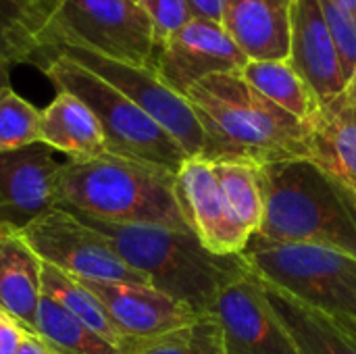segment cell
I'll use <instances>...</instances> for the list:
<instances>
[{
  "mask_svg": "<svg viewBox=\"0 0 356 354\" xmlns=\"http://www.w3.org/2000/svg\"><path fill=\"white\" fill-rule=\"evenodd\" d=\"M207 134L202 159L254 167L307 159L309 125L248 86L240 73H217L184 94Z\"/></svg>",
  "mask_w": 356,
  "mask_h": 354,
  "instance_id": "obj_1",
  "label": "cell"
},
{
  "mask_svg": "<svg viewBox=\"0 0 356 354\" xmlns=\"http://www.w3.org/2000/svg\"><path fill=\"white\" fill-rule=\"evenodd\" d=\"M71 213L100 232L117 255L152 288L188 305L200 315H209L221 288L248 269L240 255L217 257L209 252L190 230L108 223L77 211Z\"/></svg>",
  "mask_w": 356,
  "mask_h": 354,
  "instance_id": "obj_2",
  "label": "cell"
},
{
  "mask_svg": "<svg viewBox=\"0 0 356 354\" xmlns=\"http://www.w3.org/2000/svg\"><path fill=\"white\" fill-rule=\"evenodd\" d=\"M265 213L259 236L356 257V194L311 159L259 167Z\"/></svg>",
  "mask_w": 356,
  "mask_h": 354,
  "instance_id": "obj_3",
  "label": "cell"
},
{
  "mask_svg": "<svg viewBox=\"0 0 356 354\" xmlns=\"http://www.w3.org/2000/svg\"><path fill=\"white\" fill-rule=\"evenodd\" d=\"M56 204L108 223L190 230L177 204L175 173L113 152L60 163Z\"/></svg>",
  "mask_w": 356,
  "mask_h": 354,
  "instance_id": "obj_4",
  "label": "cell"
},
{
  "mask_svg": "<svg viewBox=\"0 0 356 354\" xmlns=\"http://www.w3.org/2000/svg\"><path fill=\"white\" fill-rule=\"evenodd\" d=\"M65 48L152 67L159 40L136 0H56L29 65L40 69Z\"/></svg>",
  "mask_w": 356,
  "mask_h": 354,
  "instance_id": "obj_5",
  "label": "cell"
},
{
  "mask_svg": "<svg viewBox=\"0 0 356 354\" xmlns=\"http://www.w3.org/2000/svg\"><path fill=\"white\" fill-rule=\"evenodd\" d=\"M240 257L259 280L317 311L356 321V257L353 255L252 234Z\"/></svg>",
  "mask_w": 356,
  "mask_h": 354,
  "instance_id": "obj_6",
  "label": "cell"
},
{
  "mask_svg": "<svg viewBox=\"0 0 356 354\" xmlns=\"http://www.w3.org/2000/svg\"><path fill=\"white\" fill-rule=\"evenodd\" d=\"M40 71L54 83L56 92H69L90 106L102 127L108 152L159 165L173 173L188 159L181 146L156 121L90 69L65 54H56Z\"/></svg>",
  "mask_w": 356,
  "mask_h": 354,
  "instance_id": "obj_7",
  "label": "cell"
},
{
  "mask_svg": "<svg viewBox=\"0 0 356 354\" xmlns=\"http://www.w3.org/2000/svg\"><path fill=\"white\" fill-rule=\"evenodd\" d=\"M19 236L42 263L79 282L148 284L117 255L100 232L65 207L48 209L23 227Z\"/></svg>",
  "mask_w": 356,
  "mask_h": 354,
  "instance_id": "obj_8",
  "label": "cell"
},
{
  "mask_svg": "<svg viewBox=\"0 0 356 354\" xmlns=\"http://www.w3.org/2000/svg\"><path fill=\"white\" fill-rule=\"evenodd\" d=\"M58 54H65L77 65L90 69L121 94H125L181 146L188 159L202 156L207 148V134L196 111L184 94L175 92L161 79L154 67L121 63L81 48H65Z\"/></svg>",
  "mask_w": 356,
  "mask_h": 354,
  "instance_id": "obj_9",
  "label": "cell"
},
{
  "mask_svg": "<svg viewBox=\"0 0 356 354\" xmlns=\"http://www.w3.org/2000/svg\"><path fill=\"white\" fill-rule=\"evenodd\" d=\"M209 315L221 330L225 354H300L250 269L221 288Z\"/></svg>",
  "mask_w": 356,
  "mask_h": 354,
  "instance_id": "obj_10",
  "label": "cell"
},
{
  "mask_svg": "<svg viewBox=\"0 0 356 354\" xmlns=\"http://www.w3.org/2000/svg\"><path fill=\"white\" fill-rule=\"evenodd\" d=\"M248 56L236 46L221 23L190 19L156 48L154 71L175 92L186 94L194 83L217 73H240Z\"/></svg>",
  "mask_w": 356,
  "mask_h": 354,
  "instance_id": "obj_11",
  "label": "cell"
},
{
  "mask_svg": "<svg viewBox=\"0 0 356 354\" xmlns=\"http://www.w3.org/2000/svg\"><path fill=\"white\" fill-rule=\"evenodd\" d=\"M175 196L188 227L209 252L217 257L242 255L252 234L229 211L211 161L186 159L175 173Z\"/></svg>",
  "mask_w": 356,
  "mask_h": 354,
  "instance_id": "obj_12",
  "label": "cell"
},
{
  "mask_svg": "<svg viewBox=\"0 0 356 354\" xmlns=\"http://www.w3.org/2000/svg\"><path fill=\"white\" fill-rule=\"evenodd\" d=\"M60 163L48 146L33 144L0 152V232L19 234L33 219L56 207Z\"/></svg>",
  "mask_w": 356,
  "mask_h": 354,
  "instance_id": "obj_13",
  "label": "cell"
},
{
  "mask_svg": "<svg viewBox=\"0 0 356 354\" xmlns=\"http://www.w3.org/2000/svg\"><path fill=\"white\" fill-rule=\"evenodd\" d=\"M83 286L100 300L125 340L152 338L184 328L200 317V313L188 305L148 284L83 282Z\"/></svg>",
  "mask_w": 356,
  "mask_h": 354,
  "instance_id": "obj_14",
  "label": "cell"
},
{
  "mask_svg": "<svg viewBox=\"0 0 356 354\" xmlns=\"http://www.w3.org/2000/svg\"><path fill=\"white\" fill-rule=\"evenodd\" d=\"M286 61L315 92L321 104L346 92L319 0H294L290 13V52Z\"/></svg>",
  "mask_w": 356,
  "mask_h": 354,
  "instance_id": "obj_15",
  "label": "cell"
},
{
  "mask_svg": "<svg viewBox=\"0 0 356 354\" xmlns=\"http://www.w3.org/2000/svg\"><path fill=\"white\" fill-rule=\"evenodd\" d=\"M221 25L248 61H286L294 0H221Z\"/></svg>",
  "mask_w": 356,
  "mask_h": 354,
  "instance_id": "obj_16",
  "label": "cell"
},
{
  "mask_svg": "<svg viewBox=\"0 0 356 354\" xmlns=\"http://www.w3.org/2000/svg\"><path fill=\"white\" fill-rule=\"evenodd\" d=\"M307 159L356 194V102L342 94L319 106L309 123Z\"/></svg>",
  "mask_w": 356,
  "mask_h": 354,
  "instance_id": "obj_17",
  "label": "cell"
},
{
  "mask_svg": "<svg viewBox=\"0 0 356 354\" xmlns=\"http://www.w3.org/2000/svg\"><path fill=\"white\" fill-rule=\"evenodd\" d=\"M40 142L67 154L69 161H86L108 152L96 115L69 92H56L54 100L40 111Z\"/></svg>",
  "mask_w": 356,
  "mask_h": 354,
  "instance_id": "obj_18",
  "label": "cell"
},
{
  "mask_svg": "<svg viewBox=\"0 0 356 354\" xmlns=\"http://www.w3.org/2000/svg\"><path fill=\"white\" fill-rule=\"evenodd\" d=\"M267 303L300 354H356V342L338 321L263 282Z\"/></svg>",
  "mask_w": 356,
  "mask_h": 354,
  "instance_id": "obj_19",
  "label": "cell"
},
{
  "mask_svg": "<svg viewBox=\"0 0 356 354\" xmlns=\"http://www.w3.org/2000/svg\"><path fill=\"white\" fill-rule=\"evenodd\" d=\"M42 296V261L19 234L0 232V309L35 334Z\"/></svg>",
  "mask_w": 356,
  "mask_h": 354,
  "instance_id": "obj_20",
  "label": "cell"
},
{
  "mask_svg": "<svg viewBox=\"0 0 356 354\" xmlns=\"http://www.w3.org/2000/svg\"><path fill=\"white\" fill-rule=\"evenodd\" d=\"M240 77L302 123H311L321 102L288 61H248Z\"/></svg>",
  "mask_w": 356,
  "mask_h": 354,
  "instance_id": "obj_21",
  "label": "cell"
},
{
  "mask_svg": "<svg viewBox=\"0 0 356 354\" xmlns=\"http://www.w3.org/2000/svg\"><path fill=\"white\" fill-rule=\"evenodd\" d=\"M42 290L50 294L65 311H69L75 319H79L86 328H90L96 336L113 344L115 348L125 346V338L111 321L106 309L100 300L83 286V282L42 263Z\"/></svg>",
  "mask_w": 356,
  "mask_h": 354,
  "instance_id": "obj_22",
  "label": "cell"
},
{
  "mask_svg": "<svg viewBox=\"0 0 356 354\" xmlns=\"http://www.w3.org/2000/svg\"><path fill=\"white\" fill-rule=\"evenodd\" d=\"M35 334L58 354H121L119 348L96 336L44 290L35 313Z\"/></svg>",
  "mask_w": 356,
  "mask_h": 354,
  "instance_id": "obj_23",
  "label": "cell"
},
{
  "mask_svg": "<svg viewBox=\"0 0 356 354\" xmlns=\"http://www.w3.org/2000/svg\"><path fill=\"white\" fill-rule=\"evenodd\" d=\"M213 169L234 217L250 234L259 232L265 213L259 167L242 161H217L213 163Z\"/></svg>",
  "mask_w": 356,
  "mask_h": 354,
  "instance_id": "obj_24",
  "label": "cell"
},
{
  "mask_svg": "<svg viewBox=\"0 0 356 354\" xmlns=\"http://www.w3.org/2000/svg\"><path fill=\"white\" fill-rule=\"evenodd\" d=\"M121 354H225L217 321L200 315L196 321L142 340H127Z\"/></svg>",
  "mask_w": 356,
  "mask_h": 354,
  "instance_id": "obj_25",
  "label": "cell"
},
{
  "mask_svg": "<svg viewBox=\"0 0 356 354\" xmlns=\"http://www.w3.org/2000/svg\"><path fill=\"white\" fill-rule=\"evenodd\" d=\"M56 0H0V10L10 27L19 63H29Z\"/></svg>",
  "mask_w": 356,
  "mask_h": 354,
  "instance_id": "obj_26",
  "label": "cell"
},
{
  "mask_svg": "<svg viewBox=\"0 0 356 354\" xmlns=\"http://www.w3.org/2000/svg\"><path fill=\"white\" fill-rule=\"evenodd\" d=\"M40 144V108L10 86L0 92V152Z\"/></svg>",
  "mask_w": 356,
  "mask_h": 354,
  "instance_id": "obj_27",
  "label": "cell"
},
{
  "mask_svg": "<svg viewBox=\"0 0 356 354\" xmlns=\"http://www.w3.org/2000/svg\"><path fill=\"white\" fill-rule=\"evenodd\" d=\"M319 4L340 61L344 83L348 86L356 73V19L332 0H319Z\"/></svg>",
  "mask_w": 356,
  "mask_h": 354,
  "instance_id": "obj_28",
  "label": "cell"
},
{
  "mask_svg": "<svg viewBox=\"0 0 356 354\" xmlns=\"http://www.w3.org/2000/svg\"><path fill=\"white\" fill-rule=\"evenodd\" d=\"M154 27L159 44L181 29L192 17L186 0H136Z\"/></svg>",
  "mask_w": 356,
  "mask_h": 354,
  "instance_id": "obj_29",
  "label": "cell"
},
{
  "mask_svg": "<svg viewBox=\"0 0 356 354\" xmlns=\"http://www.w3.org/2000/svg\"><path fill=\"white\" fill-rule=\"evenodd\" d=\"M25 332L27 330L19 321H15L10 315H4L0 321V354H17Z\"/></svg>",
  "mask_w": 356,
  "mask_h": 354,
  "instance_id": "obj_30",
  "label": "cell"
},
{
  "mask_svg": "<svg viewBox=\"0 0 356 354\" xmlns=\"http://www.w3.org/2000/svg\"><path fill=\"white\" fill-rule=\"evenodd\" d=\"M186 2H188V8H190L194 19L221 23V15H223V2L221 0H186Z\"/></svg>",
  "mask_w": 356,
  "mask_h": 354,
  "instance_id": "obj_31",
  "label": "cell"
},
{
  "mask_svg": "<svg viewBox=\"0 0 356 354\" xmlns=\"http://www.w3.org/2000/svg\"><path fill=\"white\" fill-rule=\"evenodd\" d=\"M0 63L4 65H19V54H17V48H15V42H13V35H10V27L0 10Z\"/></svg>",
  "mask_w": 356,
  "mask_h": 354,
  "instance_id": "obj_32",
  "label": "cell"
},
{
  "mask_svg": "<svg viewBox=\"0 0 356 354\" xmlns=\"http://www.w3.org/2000/svg\"><path fill=\"white\" fill-rule=\"evenodd\" d=\"M17 354H58L44 338H40L38 334H31V332H25L21 344H19V351Z\"/></svg>",
  "mask_w": 356,
  "mask_h": 354,
  "instance_id": "obj_33",
  "label": "cell"
},
{
  "mask_svg": "<svg viewBox=\"0 0 356 354\" xmlns=\"http://www.w3.org/2000/svg\"><path fill=\"white\" fill-rule=\"evenodd\" d=\"M336 321H338V325L353 338L356 342V321L355 319H350V317H334Z\"/></svg>",
  "mask_w": 356,
  "mask_h": 354,
  "instance_id": "obj_34",
  "label": "cell"
},
{
  "mask_svg": "<svg viewBox=\"0 0 356 354\" xmlns=\"http://www.w3.org/2000/svg\"><path fill=\"white\" fill-rule=\"evenodd\" d=\"M336 6H340L342 10H346L350 17H355L356 19V0H332Z\"/></svg>",
  "mask_w": 356,
  "mask_h": 354,
  "instance_id": "obj_35",
  "label": "cell"
},
{
  "mask_svg": "<svg viewBox=\"0 0 356 354\" xmlns=\"http://www.w3.org/2000/svg\"><path fill=\"white\" fill-rule=\"evenodd\" d=\"M8 65H4V63H0V92L4 90V88H8L10 86V81H8Z\"/></svg>",
  "mask_w": 356,
  "mask_h": 354,
  "instance_id": "obj_36",
  "label": "cell"
},
{
  "mask_svg": "<svg viewBox=\"0 0 356 354\" xmlns=\"http://www.w3.org/2000/svg\"><path fill=\"white\" fill-rule=\"evenodd\" d=\"M344 96H346L348 100L356 102V73H355V77L350 79V83L346 86V92H344Z\"/></svg>",
  "mask_w": 356,
  "mask_h": 354,
  "instance_id": "obj_37",
  "label": "cell"
},
{
  "mask_svg": "<svg viewBox=\"0 0 356 354\" xmlns=\"http://www.w3.org/2000/svg\"><path fill=\"white\" fill-rule=\"evenodd\" d=\"M4 315H6V313H4V311L0 309V321H2V317H4Z\"/></svg>",
  "mask_w": 356,
  "mask_h": 354,
  "instance_id": "obj_38",
  "label": "cell"
}]
</instances>
